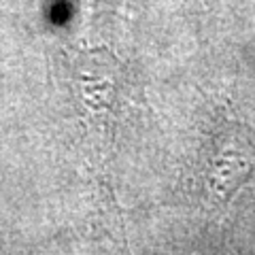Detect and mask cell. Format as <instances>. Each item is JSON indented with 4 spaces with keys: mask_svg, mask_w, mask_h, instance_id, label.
<instances>
[{
    "mask_svg": "<svg viewBox=\"0 0 255 255\" xmlns=\"http://www.w3.org/2000/svg\"><path fill=\"white\" fill-rule=\"evenodd\" d=\"M255 170V142L253 136L236 132L232 138L223 142L217 151V159L213 164V185L228 198L234 189H238L247 181V177Z\"/></svg>",
    "mask_w": 255,
    "mask_h": 255,
    "instance_id": "cell-1",
    "label": "cell"
}]
</instances>
